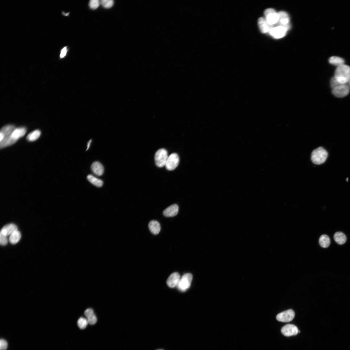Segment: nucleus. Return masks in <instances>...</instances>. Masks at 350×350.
Here are the masks:
<instances>
[{
	"label": "nucleus",
	"instance_id": "nucleus-11",
	"mask_svg": "<svg viewBox=\"0 0 350 350\" xmlns=\"http://www.w3.org/2000/svg\"><path fill=\"white\" fill-rule=\"evenodd\" d=\"M278 14V21L277 26L284 27L289 29L290 27L289 25L290 19L288 14L284 11H279Z\"/></svg>",
	"mask_w": 350,
	"mask_h": 350
},
{
	"label": "nucleus",
	"instance_id": "nucleus-30",
	"mask_svg": "<svg viewBox=\"0 0 350 350\" xmlns=\"http://www.w3.org/2000/svg\"><path fill=\"white\" fill-rule=\"evenodd\" d=\"M341 84L334 77L332 78L330 80V85L332 89Z\"/></svg>",
	"mask_w": 350,
	"mask_h": 350
},
{
	"label": "nucleus",
	"instance_id": "nucleus-16",
	"mask_svg": "<svg viewBox=\"0 0 350 350\" xmlns=\"http://www.w3.org/2000/svg\"><path fill=\"white\" fill-rule=\"evenodd\" d=\"M84 315L87 317L89 324L93 325L97 322V317L92 309L89 308L86 309L84 312Z\"/></svg>",
	"mask_w": 350,
	"mask_h": 350
},
{
	"label": "nucleus",
	"instance_id": "nucleus-31",
	"mask_svg": "<svg viewBox=\"0 0 350 350\" xmlns=\"http://www.w3.org/2000/svg\"><path fill=\"white\" fill-rule=\"evenodd\" d=\"M7 236L2 233H0V243L2 245H5L8 243Z\"/></svg>",
	"mask_w": 350,
	"mask_h": 350
},
{
	"label": "nucleus",
	"instance_id": "nucleus-22",
	"mask_svg": "<svg viewBox=\"0 0 350 350\" xmlns=\"http://www.w3.org/2000/svg\"><path fill=\"white\" fill-rule=\"evenodd\" d=\"M334 239L336 242L340 245L345 244L347 241L346 235L341 232L336 233L334 235Z\"/></svg>",
	"mask_w": 350,
	"mask_h": 350
},
{
	"label": "nucleus",
	"instance_id": "nucleus-6",
	"mask_svg": "<svg viewBox=\"0 0 350 350\" xmlns=\"http://www.w3.org/2000/svg\"><path fill=\"white\" fill-rule=\"evenodd\" d=\"M264 15L266 21L271 26L278 22V14L275 10L272 8L266 9L264 11Z\"/></svg>",
	"mask_w": 350,
	"mask_h": 350
},
{
	"label": "nucleus",
	"instance_id": "nucleus-33",
	"mask_svg": "<svg viewBox=\"0 0 350 350\" xmlns=\"http://www.w3.org/2000/svg\"><path fill=\"white\" fill-rule=\"evenodd\" d=\"M8 347V343L7 341L3 339L0 340V349L6 350Z\"/></svg>",
	"mask_w": 350,
	"mask_h": 350
},
{
	"label": "nucleus",
	"instance_id": "nucleus-15",
	"mask_svg": "<svg viewBox=\"0 0 350 350\" xmlns=\"http://www.w3.org/2000/svg\"><path fill=\"white\" fill-rule=\"evenodd\" d=\"M258 23L260 30L263 33L269 32L270 30L273 27L267 22L265 18L262 17L258 19Z\"/></svg>",
	"mask_w": 350,
	"mask_h": 350
},
{
	"label": "nucleus",
	"instance_id": "nucleus-32",
	"mask_svg": "<svg viewBox=\"0 0 350 350\" xmlns=\"http://www.w3.org/2000/svg\"><path fill=\"white\" fill-rule=\"evenodd\" d=\"M68 51L67 46L61 49L60 55V59H62L65 58L67 55Z\"/></svg>",
	"mask_w": 350,
	"mask_h": 350
},
{
	"label": "nucleus",
	"instance_id": "nucleus-29",
	"mask_svg": "<svg viewBox=\"0 0 350 350\" xmlns=\"http://www.w3.org/2000/svg\"><path fill=\"white\" fill-rule=\"evenodd\" d=\"M100 4V1L99 0H91L89 2V6L93 10L97 9Z\"/></svg>",
	"mask_w": 350,
	"mask_h": 350
},
{
	"label": "nucleus",
	"instance_id": "nucleus-35",
	"mask_svg": "<svg viewBox=\"0 0 350 350\" xmlns=\"http://www.w3.org/2000/svg\"><path fill=\"white\" fill-rule=\"evenodd\" d=\"M347 84H348V85L349 86V87H350V80H349V81H348V83H347Z\"/></svg>",
	"mask_w": 350,
	"mask_h": 350
},
{
	"label": "nucleus",
	"instance_id": "nucleus-25",
	"mask_svg": "<svg viewBox=\"0 0 350 350\" xmlns=\"http://www.w3.org/2000/svg\"><path fill=\"white\" fill-rule=\"evenodd\" d=\"M319 244L322 247H328L330 244V240L329 237L326 235H323L320 237L319 239Z\"/></svg>",
	"mask_w": 350,
	"mask_h": 350
},
{
	"label": "nucleus",
	"instance_id": "nucleus-1",
	"mask_svg": "<svg viewBox=\"0 0 350 350\" xmlns=\"http://www.w3.org/2000/svg\"><path fill=\"white\" fill-rule=\"evenodd\" d=\"M16 129L12 125L6 126L2 129L0 133V147L3 148L11 145L16 142L12 137L13 132Z\"/></svg>",
	"mask_w": 350,
	"mask_h": 350
},
{
	"label": "nucleus",
	"instance_id": "nucleus-34",
	"mask_svg": "<svg viewBox=\"0 0 350 350\" xmlns=\"http://www.w3.org/2000/svg\"><path fill=\"white\" fill-rule=\"evenodd\" d=\"M91 142L92 140H90V141H89V142H88L87 146V148L86 150H87L89 149V148H90Z\"/></svg>",
	"mask_w": 350,
	"mask_h": 350
},
{
	"label": "nucleus",
	"instance_id": "nucleus-36",
	"mask_svg": "<svg viewBox=\"0 0 350 350\" xmlns=\"http://www.w3.org/2000/svg\"><path fill=\"white\" fill-rule=\"evenodd\" d=\"M348 178H347V181H348Z\"/></svg>",
	"mask_w": 350,
	"mask_h": 350
},
{
	"label": "nucleus",
	"instance_id": "nucleus-5",
	"mask_svg": "<svg viewBox=\"0 0 350 350\" xmlns=\"http://www.w3.org/2000/svg\"><path fill=\"white\" fill-rule=\"evenodd\" d=\"M192 279L193 276L191 274L188 273L184 274L180 278L177 287L182 291H186L190 288Z\"/></svg>",
	"mask_w": 350,
	"mask_h": 350
},
{
	"label": "nucleus",
	"instance_id": "nucleus-28",
	"mask_svg": "<svg viewBox=\"0 0 350 350\" xmlns=\"http://www.w3.org/2000/svg\"><path fill=\"white\" fill-rule=\"evenodd\" d=\"M114 2L113 0H102L100 1L101 4L106 9L112 8L114 5Z\"/></svg>",
	"mask_w": 350,
	"mask_h": 350
},
{
	"label": "nucleus",
	"instance_id": "nucleus-8",
	"mask_svg": "<svg viewBox=\"0 0 350 350\" xmlns=\"http://www.w3.org/2000/svg\"><path fill=\"white\" fill-rule=\"evenodd\" d=\"M179 163V155L175 153H173L169 156L165 167L169 171L175 170L178 166Z\"/></svg>",
	"mask_w": 350,
	"mask_h": 350
},
{
	"label": "nucleus",
	"instance_id": "nucleus-26",
	"mask_svg": "<svg viewBox=\"0 0 350 350\" xmlns=\"http://www.w3.org/2000/svg\"><path fill=\"white\" fill-rule=\"evenodd\" d=\"M41 134V132L39 130H36L29 134L27 139L29 142H34L39 138Z\"/></svg>",
	"mask_w": 350,
	"mask_h": 350
},
{
	"label": "nucleus",
	"instance_id": "nucleus-20",
	"mask_svg": "<svg viewBox=\"0 0 350 350\" xmlns=\"http://www.w3.org/2000/svg\"><path fill=\"white\" fill-rule=\"evenodd\" d=\"M27 129L24 127L16 128L12 133V137L13 138L17 141L19 138L23 137L25 135Z\"/></svg>",
	"mask_w": 350,
	"mask_h": 350
},
{
	"label": "nucleus",
	"instance_id": "nucleus-14",
	"mask_svg": "<svg viewBox=\"0 0 350 350\" xmlns=\"http://www.w3.org/2000/svg\"><path fill=\"white\" fill-rule=\"evenodd\" d=\"M180 278V275L179 273H173L168 278L167 281V284L171 288H175L176 287Z\"/></svg>",
	"mask_w": 350,
	"mask_h": 350
},
{
	"label": "nucleus",
	"instance_id": "nucleus-18",
	"mask_svg": "<svg viewBox=\"0 0 350 350\" xmlns=\"http://www.w3.org/2000/svg\"><path fill=\"white\" fill-rule=\"evenodd\" d=\"M91 169L93 173L98 176H101L104 174V167L98 162H95L92 163Z\"/></svg>",
	"mask_w": 350,
	"mask_h": 350
},
{
	"label": "nucleus",
	"instance_id": "nucleus-2",
	"mask_svg": "<svg viewBox=\"0 0 350 350\" xmlns=\"http://www.w3.org/2000/svg\"><path fill=\"white\" fill-rule=\"evenodd\" d=\"M334 77L340 84H347L350 79V67L344 64L337 67Z\"/></svg>",
	"mask_w": 350,
	"mask_h": 350
},
{
	"label": "nucleus",
	"instance_id": "nucleus-37",
	"mask_svg": "<svg viewBox=\"0 0 350 350\" xmlns=\"http://www.w3.org/2000/svg\"><path fill=\"white\" fill-rule=\"evenodd\" d=\"M163 350V349H158V350Z\"/></svg>",
	"mask_w": 350,
	"mask_h": 350
},
{
	"label": "nucleus",
	"instance_id": "nucleus-23",
	"mask_svg": "<svg viewBox=\"0 0 350 350\" xmlns=\"http://www.w3.org/2000/svg\"><path fill=\"white\" fill-rule=\"evenodd\" d=\"M21 237V233L17 230L10 235L9 240L11 244H15L20 241Z\"/></svg>",
	"mask_w": 350,
	"mask_h": 350
},
{
	"label": "nucleus",
	"instance_id": "nucleus-27",
	"mask_svg": "<svg viewBox=\"0 0 350 350\" xmlns=\"http://www.w3.org/2000/svg\"><path fill=\"white\" fill-rule=\"evenodd\" d=\"M88 323L87 319L83 317H80L78 321V326L81 329L85 328Z\"/></svg>",
	"mask_w": 350,
	"mask_h": 350
},
{
	"label": "nucleus",
	"instance_id": "nucleus-10",
	"mask_svg": "<svg viewBox=\"0 0 350 350\" xmlns=\"http://www.w3.org/2000/svg\"><path fill=\"white\" fill-rule=\"evenodd\" d=\"M288 29L284 27L277 26L273 27L270 30V35L276 39H281L284 37L287 33Z\"/></svg>",
	"mask_w": 350,
	"mask_h": 350
},
{
	"label": "nucleus",
	"instance_id": "nucleus-19",
	"mask_svg": "<svg viewBox=\"0 0 350 350\" xmlns=\"http://www.w3.org/2000/svg\"><path fill=\"white\" fill-rule=\"evenodd\" d=\"M17 230L16 225L14 224H10L5 226L2 228L1 233L8 236Z\"/></svg>",
	"mask_w": 350,
	"mask_h": 350
},
{
	"label": "nucleus",
	"instance_id": "nucleus-3",
	"mask_svg": "<svg viewBox=\"0 0 350 350\" xmlns=\"http://www.w3.org/2000/svg\"><path fill=\"white\" fill-rule=\"evenodd\" d=\"M328 155L327 151L323 147H320L312 153L311 160L314 164L320 165L326 161Z\"/></svg>",
	"mask_w": 350,
	"mask_h": 350
},
{
	"label": "nucleus",
	"instance_id": "nucleus-4",
	"mask_svg": "<svg viewBox=\"0 0 350 350\" xmlns=\"http://www.w3.org/2000/svg\"><path fill=\"white\" fill-rule=\"evenodd\" d=\"M167 151L164 149L158 150L155 155V161L159 167H163L165 166L168 157Z\"/></svg>",
	"mask_w": 350,
	"mask_h": 350
},
{
	"label": "nucleus",
	"instance_id": "nucleus-7",
	"mask_svg": "<svg viewBox=\"0 0 350 350\" xmlns=\"http://www.w3.org/2000/svg\"><path fill=\"white\" fill-rule=\"evenodd\" d=\"M350 91V87L347 84H341L333 89L332 93L337 97L342 98L347 96Z\"/></svg>",
	"mask_w": 350,
	"mask_h": 350
},
{
	"label": "nucleus",
	"instance_id": "nucleus-12",
	"mask_svg": "<svg viewBox=\"0 0 350 350\" xmlns=\"http://www.w3.org/2000/svg\"><path fill=\"white\" fill-rule=\"evenodd\" d=\"M297 327L294 324H287L283 327L281 329V332L286 336H296L299 333Z\"/></svg>",
	"mask_w": 350,
	"mask_h": 350
},
{
	"label": "nucleus",
	"instance_id": "nucleus-9",
	"mask_svg": "<svg viewBox=\"0 0 350 350\" xmlns=\"http://www.w3.org/2000/svg\"><path fill=\"white\" fill-rule=\"evenodd\" d=\"M295 316L294 311L290 309L278 314L276 316V319L279 322H289L293 320Z\"/></svg>",
	"mask_w": 350,
	"mask_h": 350
},
{
	"label": "nucleus",
	"instance_id": "nucleus-13",
	"mask_svg": "<svg viewBox=\"0 0 350 350\" xmlns=\"http://www.w3.org/2000/svg\"><path fill=\"white\" fill-rule=\"evenodd\" d=\"M179 211V207L176 204H173L165 209L163 214L167 217H173L177 215Z\"/></svg>",
	"mask_w": 350,
	"mask_h": 350
},
{
	"label": "nucleus",
	"instance_id": "nucleus-21",
	"mask_svg": "<svg viewBox=\"0 0 350 350\" xmlns=\"http://www.w3.org/2000/svg\"><path fill=\"white\" fill-rule=\"evenodd\" d=\"M329 62L331 64L337 67L344 64L345 61L340 57L337 56L331 57L329 60Z\"/></svg>",
	"mask_w": 350,
	"mask_h": 350
},
{
	"label": "nucleus",
	"instance_id": "nucleus-24",
	"mask_svg": "<svg viewBox=\"0 0 350 350\" xmlns=\"http://www.w3.org/2000/svg\"><path fill=\"white\" fill-rule=\"evenodd\" d=\"M88 180L95 186L100 187L103 186V182L97 178L92 175H89L87 176Z\"/></svg>",
	"mask_w": 350,
	"mask_h": 350
},
{
	"label": "nucleus",
	"instance_id": "nucleus-17",
	"mask_svg": "<svg viewBox=\"0 0 350 350\" xmlns=\"http://www.w3.org/2000/svg\"><path fill=\"white\" fill-rule=\"evenodd\" d=\"M148 226L150 231L153 234L157 235L161 231L160 224L156 220L150 221Z\"/></svg>",
	"mask_w": 350,
	"mask_h": 350
}]
</instances>
